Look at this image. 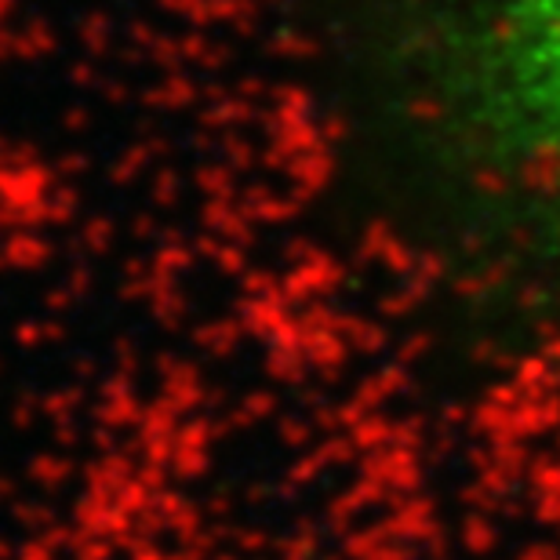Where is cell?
<instances>
[{
	"instance_id": "1",
	"label": "cell",
	"mask_w": 560,
	"mask_h": 560,
	"mask_svg": "<svg viewBox=\"0 0 560 560\" xmlns=\"http://www.w3.org/2000/svg\"><path fill=\"white\" fill-rule=\"evenodd\" d=\"M474 81L491 131L560 194V0H499Z\"/></svg>"
}]
</instances>
